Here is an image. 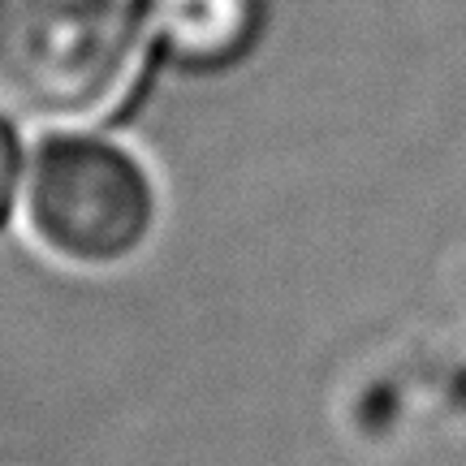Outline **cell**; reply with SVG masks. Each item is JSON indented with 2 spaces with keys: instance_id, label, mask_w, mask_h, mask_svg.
<instances>
[{
  "instance_id": "6da1fadb",
  "label": "cell",
  "mask_w": 466,
  "mask_h": 466,
  "mask_svg": "<svg viewBox=\"0 0 466 466\" xmlns=\"http://www.w3.org/2000/svg\"><path fill=\"white\" fill-rule=\"evenodd\" d=\"M160 35V0H0V91L52 126L130 100Z\"/></svg>"
},
{
  "instance_id": "7a4b0ae2",
  "label": "cell",
  "mask_w": 466,
  "mask_h": 466,
  "mask_svg": "<svg viewBox=\"0 0 466 466\" xmlns=\"http://www.w3.org/2000/svg\"><path fill=\"white\" fill-rule=\"evenodd\" d=\"M160 195L134 151L96 134H52L39 143L26 186V225L69 268L130 264L151 242Z\"/></svg>"
},
{
  "instance_id": "3957f363",
  "label": "cell",
  "mask_w": 466,
  "mask_h": 466,
  "mask_svg": "<svg viewBox=\"0 0 466 466\" xmlns=\"http://www.w3.org/2000/svg\"><path fill=\"white\" fill-rule=\"evenodd\" d=\"M259 26L255 0H160V39L190 66H225Z\"/></svg>"
},
{
  "instance_id": "277c9868",
  "label": "cell",
  "mask_w": 466,
  "mask_h": 466,
  "mask_svg": "<svg viewBox=\"0 0 466 466\" xmlns=\"http://www.w3.org/2000/svg\"><path fill=\"white\" fill-rule=\"evenodd\" d=\"M17 186H22V138H17L14 121L0 113V233L14 220Z\"/></svg>"
}]
</instances>
